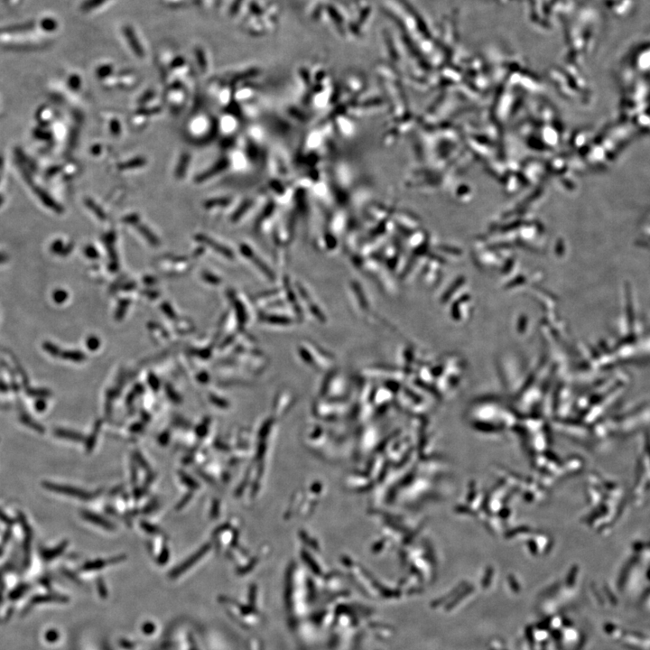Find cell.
Segmentation results:
<instances>
[{
  "label": "cell",
  "mask_w": 650,
  "mask_h": 650,
  "mask_svg": "<svg viewBox=\"0 0 650 650\" xmlns=\"http://www.w3.org/2000/svg\"><path fill=\"white\" fill-rule=\"evenodd\" d=\"M42 485H43L44 489H46L48 491L59 493V494H63V495L77 498L79 500H91L94 497V494L90 493L88 491L81 490V489H78L75 487L61 485V484H56V483H51V482H43Z\"/></svg>",
  "instance_id": "obj_1"
},
{
  "label": "cell",
  "mask_w": 650,
  "mask_h": 650,
  "mask_svg": "<svg viewBox=\"0 0 650 650\" xmlns=\"http://www.w3.org/2000/svg\"><path fill=\"white\" fill-rule=\"evenodd\" d=\"M18 519L22 526V529L24 531V543H23V549H24V563L26 566H28L30 564L31 559V547H32V541H33V530L31 528L30 525L28 521L26 519V517L23 513L19 512L18 515Z\"/></svg>",
  "instance_id": "obj_2"
},
{
  "label": "cell",
  "mask_w": 650,
  "mask_h": 650,
  "mask_svg": "<svg viewBox=\"0 0 650 650\" xmlns=\"http://www.w3.org/2000/svg\"><path fill=\"white\" fill-rule=\"evenodd\" d=\"M211 544H209V543H208V544H205L203 547H201V548L199 549L198 551L196 552V553H194L193 556H190L188 559H186L184 563H182L180 565H178L177 567L173 569L172 572H171V574H170L171 578H172V579H173V578H176V577L179 576V575H181L183 573H186V571H187L188 569L191 568V567H193L194 564H196L198 561L202 559L203 556H205L207 553L211 550Z\"/></svg>",
  "instance_id": "obj_3"
},
{
  "label": "cell",
  "mask_w": 650,
  "mask_h": 650,
  "mask_svg": "<svg viewBox=\"0 0 650 650\" xmlns=\"http://www.w3.org/2000/svg\"><path fill=\"white\" fill-rule=\"evenodd\" d=\"M123 221L125 223L132 225L135 228H137L138 232L140 233L143 237L147 240V242L150 243L151 245L155 246V247H157V246L159 245L160 242L158 238L156 237L155 234L152 232L146 225L141 223L139 216L137 215V214H130V215L126 216L125 218L123 219Z\"/></svg>",
  "instance_id": "obj_4"
},
{
  "label": "cell",
  "mask_w": 650,
  "mask_h": 650,
  "mask_svg": "<svg viewBox=\"0 0 650 650\" xmlns=\"http://www.w3.org/2000/svg\"><path fill=\"white\" fill-rule=\"evenodd\" d=\"M195 240L200 242V243H203V244H205L208 247H211L212 250L218 251L220 254L223 255L227 258H231L232 257V252L230 250L227 249V248H225L224 246L220 245V243L213 241L211 238H209L206 235L198 234V235L195 236Z\"/></svg>",
  "instance_id": "obj_5"
},
{
  "label": "cell",
  "mask_w": 650,
  "mask_h": 650,
  "mask_svg": "<svg viewBox=\"0 0 650 650\" xmlns=\"http://www.w3.org/2000/svg\"><path fill=\"white\" fill-rule=\"evenodd\" d=\"M126 559V556H119L112 557L110 559H97L94 561L89 562L82 566V570L84 571H93V570H99V569L104 568L105 566L109 565V564H115L117 563H121L123 560Z\"/></svg>",
  "instance_id": "obj_6"
},
{
  "label": "cell",
  "mask_w": 650,
  "mask_h": 650,
  "mask_svg": "<svg viewBox=\"0 0 650 650\" xmlns=\"http://www.w3.org/2000/svg\"><path fill=\"white\" fill-rule=\"evenodd\" d=\"M82 517L85 520L89 521V522H91L94 525L101 526L104 529L109 530V531L115 529V525H113L111 522H109L106 518L99 516L98 514H95V513L91 512V511L83 510V511H82Z\"/></svg>",
  "instance_id": "obj_7"
},
{
  "label": "cell",
  "mask_w": 650,
  "mask_h": 650,
  "mask_svg": "<svg viewBox=\"0 0 650 650\" xmlns=\"http://www.w3.org/2000/svg\"><path fill=\"white\" fill-rule=\"evenodd\" d=\"M68 544H69L68 541H63L58 546H56L55 547H53L52 549H44V550L41 552V557L46 562L55 559L56 557H59L61 555H63V553L66 550V548L68 547Z\"/></svg>",
  "instance_id": "obj_8"
},
{
  "label": "cell",
  "mask_w": 650,
  "mask_h": 650,
  "mask_svg": "<svg viewBox=\"0 0 650 650\" xmlns=\"http://www.w3.org/2000/svg\"><path fill=\"white\" fill-rule=\"evenodd\" d=\"M53 434L59 438L63 439L71 440L74 442L81 443L84 442V436L81 433H77L74 431L67 430V429H63V428H57L53 431Z\"/></svg>",
  "instance_id": "obj_9"
},
{
  "label": "cell",
  "mask_w": 650,
  "mask_h": 650,
  "mask_svg": "<svg viewBox=\"0 0 650 650\" xmlns=\"http://www.w3.org/2000/svg\"><path fill=\"white\" fill-rule=\"evenodd\" d=\"M105 242H106V246L108 248V253H109L110 259H111V263H110L109 267H110V269H111L112 271H116L119 265H117L116 252H115V249H114V242H115L114 234L109 233L105 239Z\"/></svg>",
  "instance_id": "obj_10"
},
{
  "label": "cell",
  "mask_w": 650,
  "mask_h": 650,
  "mask_svg": "<svg viewBox=\"0 0 650 650\" xmlns=\"http://www.w3.org/2000/svg\"><path fill=\"white\" fill-rule=\"evenodd\" d=\"M225 166H226L225 161H220L219 164H215L213 167L208 169L207 171L203 172L202 174H200V175L196 177V182L197 183H202V182L206 181L209 178H211L213 175L217 174L218 172H220L221 170H223Z\"/></svg>",
  "instance_id": "obj_11"
},
{
  "label": "cell",
  "mask_w": 650,
  "mask_h": 650,
  "mask_svg": "<svg viewBox=\"0 0 650 650\" xmlns=\"http://www.w3.org/2000/svg\"><path fill=\"white\" fill-rule=\"evenodd\" d=\"M100 427H101V422H100V421H98V422L95 424L93 432L91 433V435H90V437H89L86 441L87 452H91V451L93 450L95 444H96V440H97V437H98V434H99V430H100Z\"/></svg>",
  "instance_id": "obj_12"
},
{
  "label": "cell",
  "mask_w": 650,
  "mask_h": 650,
  "mask_svg": "<svg viewBox=\"0 0 650 650\" xmlns=\"http://www.w3.org/2000/svg\"><path fill=\"white\" fill-rule=\"evenodd\" d=\"M127 37L129 39L130 44L131 43V47L133 49L134 52H136V54H137V55L142 57V56L144 55L142 48H141V46L139 45L138 41L137 42L136 37H135V35H134V33L132 32V30H131V28H127Z\"/></svg>",
  "instance_id": "obj_13"
},
{
  "label": "cell",
  "mask_w": 650,
  "mask_h": 650,
  "mask_svg": "<svg viewBox=\"0 0 650 650\" xmlns=\"http://www.w3.org/2000/svg\"><path fill=\"white\" fill-rule=\"evenodd\" d=\"M189 154H186H186H183L181 160H180V162H179V164H178V166H177L176 172H176V176L178 177V178H182V177L185 176L186 170H187V167H188V165H189Z\"/></svg>",
  "instance_id": "obj_14"
},
{
  "label": "cell",
  "mask_w": 650,
  "mask_h": 650,
  "mask_svg": "<svg viewBox=\"0 0 650 650\" xmlns=\"http://www.w3.org/2000/svg\"><path fill=\"white\" fill-rule=\"evenodd\" d=\"M147 161L144 158H135L133 160H130L125 163L119 164V169L121 170H129V169H133V168L141 167L144 164H146Z\"/></svg>",
  "instance_id": "obj_15"
},
{
  "label": "cell",
  "mask_w": 650,
  "mask_h": 650,
  "mask_svg": "<svg viewBox=\"0 0 650 650\" xmlns=\"http://www.w3.org/2000/svg\"><path fill=\"white\" fill-rule=\"evenodd\" d=\"M85 203H86L87 206L89 207L91 211L94 212L95 215L97 216L99 220H106V213L104 212L103 210L97 203L93 202L91 199L85 200Z\"/></svg>",
  "instance_id": "obj_16"
},
{
  "label": "cell",
  "mask_w": 650,
  "mask_h": 650,
  "mask_svg": "<svg viewBox=\"0 0 650 650\" xmlns=\"http://www.w3.org/2000/svg\"><path fill=\"white\" fill-rule=\"evenodd\" d=\"M63 356L65 359L76 362H82V361H84L86 359V356L82 351H67V352L64 353Z\"/></svg>",
  "instance_id": "obj_17"
},
{
  "label": "cell",
  "mask_w": 650,
  "mask_h": 650,
  "mask_svg": "<svg viewBox=\"0 0 650 650\" xmlns=\"http://www.w3.org/2000/svg\"><path fill=\"white\" fill-rule=\"evenodd\" d=\"M180 479H181L182 482L185 483L186 486L190 488V489H192V490H196V489H198L199 483H197L194 478H192L191 476H189V475H187V474H185V472H180Z\"/></svg>",
  "instance_id": "obj_18"
},
{
  "label": "cell",
  "mask_w": 650,
  "mask_h": 650,
  "mask_svg": "<svg viewBox=\"0 0 650 650\" xmlns=\"http://www.w3.org/2000/svg\"><path fill=\"white\" fill-rule=\"evenodd\" d=\"M21 421L24 423L26 426H27L28 427H30V428H32L33 430L38 432L40 434H43V433H44V431H45L44 430V428H43L41 425H39L37 423L34 422V421L32 420V418H28V417H23V418H22Z\"/></svg>",
  "instance_id": "obj_19"
},
{
  "label": "cell",
  "mask_w": 650,
  "mask_h": 650,
  "mask_svg": "<svg viewBox=\"0 0 650 650\" xmlns=\"http://www.w3.org/2000/svg\"><path fill=\"white\" fill-rule=\"evenodd\" d=\"M210 418H205L202 424H200L197 428H196V435L200 438H203L208 433L209 430V426H210Z\"/></svg>",
  "instance_id": "obj_20"
},
{
  "label": "cell",
  "mask_w": 650,
  "mask_h": 650,
  "mask_svg": "<svg viewBox=\"0 0 650 650\" xmlns=\"http://www.w3.org/2000/svg\"><path fill=\"white\" fill-rule=\"evenodd\" d=\"M129 306H130V302L128 301V300H121L120 302V305H119V307L116 309V315H115L116 320L120 321V320L124 317Z\"/></svg>",
  "instance_id": "obj_21"
},
{
  "label": "cell",
  "mask_w": 650,
  "mask_h": 650,
  "mask_svg": "<svg viewBox=\"0 0 650 650\" xmlns=\"http://www.w3.org/2000/svg\"><path fill=\"white\" fill-rule=\"evenodd\" d=\"M86 344L88 346V348L91 350H96V349H99L100 341L96 336H91V337L88 338Z\"/></svg>",
  "instance_id": "obj_22"
},
{
  "label": "cell",
  "mask_w": 650,
  "mask_h": 650,
  "mask_svg": "<svg viewBox=\"0 0 650 650\" xmlns=\"http://www.w3.org/2000/svg\"><path fill=\"white\" fill-rule=\"evenodd\" d=\"M227 202H228V201H227L226 199H212V200L207 201L206 203H204V206H205V208H207V209H210V208H212V207L224 205V204H226Z\"/></svg>",
  "instance_id": "obj_23"
},
{
  "label": "cell",
  "mask_w": 650,
  "mask_h": 650,
  "mask_svg": "<svg viewBox=\"0 0 650 650\" xmlns=\"http://www.w3.org/2000/svg\"><path fill=\"white\" fill-rule=\"evenodd\" d=\"M141 527L149 534L155 535L159 534L160 533V529L158 527H156L155 525H151L150 523H147V522H142L141 523Z\"/></svg>",
  "instance_id": "obj_24"
},
{
  "label": "cell",
  "mask_w": 650,
  "mask_h": 650,
  "mask_svg": "<svg viewBox=\"0 0 650 650\" xmlns=\"http://www.w3.org/2000/svg\"><path fill=\"white\" fill-rule=\"evenodd\" d=\"M165 389H166V393H167L169 398H170L172 402H174V403H180V402H181V397L179 396V395L177 394L176 392L174 391V389H172L170 386H167V387L165 388Z\"/></svg>",
  "instance_id": "obj_25"
},
{
  "label": "cell",
  "mask_w": 650,
  "mask_h": 650,
  "mask_svg": "<svg viewBox=\"0 0 650 650\" xmlns=\"http://www.w3.org/2000/svg\"><path fill=\"white\" fill-rule=\"evenodd\" d=\"M203 276V279L206 281L207 283H210V284H217L220 283V278H219L218 276H214V275H212V274H211V273H208V272H204V273H203V276Z\"/></svg>",
  "instance_id": "obj_26"
},
{
  "label": "cell",
  "mask_w": 650,
  "mask_h": 650,
  "mask_svg": "<svg viewBox=\"0 0 650 650\" xmlns=\"http://www.w3.org/2000/svg\"><path fill=\"white\" fill-rule=\"evenodd\" d=\"M0 521L3 522L5 525H9V527H11L15 524L13 518L9 517V515H7L2 509H0Z\"/></svg>",
  "instance_id": "obj_27"
},
{
  "label": "cell",
  "mask_w": 650,
  "mask_h": 650,
  "mask_svg": "<svg viewBox=\"0 0 650 650\" xmlns=\"http://www.w3.org/2000/svg\"><path fill=\"white\" fill-rule=\"evenodd\" d=\"M84 252H85V255H86L87 257H88V258H90V259H98L99 257L98 251L96 250L95 248L91 247V246L86 247V249L84 250Z\"/></svg>",
  "instance_id": "obj_28"
},
{
  "label": "cell",
  "mask_w": 650,
  "mask_h": 650,
  "mask_svg": "<svg viewBox=\"0 0 650 650\" xmlns=\"http://www.w3.org/2000/svg\"><path fill=\"white\" fill-rule=\"evenodd\" d=\"M168 559H169V550H168L167 547H164V549L161 552L159 556H158L157 563L159 564H164L167 562Z\"/></svg>",
  "instance_id": "obj_29"
},
{
  "label": "cell",
  "mask_w": 650,
  "mask_h": 650,
  "mask_svg": "<svg viewBox=\"0 0 650 650\" xmlns=\"http://www.w3.org/2000/svg\"><path fill=\"white\" fill-rule=\"evenodd\" d=\"M196 54H197V57H198L199 66H200V68L202 69V71L204 72V71L206 70L207 67V63L206 60H205V57H204V54H203V52H202L201 50H198V51L196 52Z\"/></svg>",
  "instance_id": "obj_30"
},
{
  "label": "cell",
  "mask_w": 650,
  "mask_h": 650,
  "mask_svg": "<svg viewBox=\"0 0 650 650\" xmlns=\"http://www.w3.org/2000/svg\"><path fill=\"white\" fill-rule=\"evenodd\" d=\"M148 382H149V385H150L151 388H153L155 391H156V390L158 389V388H159V379H157V378L155 377V375H150V376H149Z\"/></svg>",
  "instance_id": "obj_31"
},
{
  "label": "cell",
  "mask_w": 650,
  "mask_h": 650,
  "mask_svg": "<svg viewBox=\"0 0 650 650\" xmlns=\"http://www.w3.org/2000/svg\"><path fill=\"white\" fill-rule=\"evenodd\" d=\"M211 401L214 405H217V406H220V407H226L228 405L227 402L224 399H221L219 396H213V395L211 396Z\"/></svg>",
  "instance_id": "obj_32"
},
{
  "label": "cell",
  "mask_w": 650,
  "mask_h": 650,
  "mask_svg": "<svg viewBox=\"0 0 650 650\" xmlns=\"http://www.w3.org/2000/svg\"><path fill=\"white\" fill-rule=\"evenodd\" d=\"M162 309H163L164 314L167 315L168 317H170L171 319L175 318V314H174V312L172 311V307L169 306L168 304L164 303V305L162 306Z\"/></svg>",
  "instance_id": "obj_33"
},
{
  "label": "cell",
  "mask_w": 650,
  "mask_h": 650,
  "mask_svg": "<svg viewBox=\"0 0 650 650\" xmlns=\"http://www.w3.org/2000/svg\"><path fill=\"white\" fill-rule=\"evenodd\" d=\"M192 497H193V494H192V493L186 494V495L181 500H180V502L177 504L176 509L179 510V509H182V508H184V507L186 506V504H188V502H189L191 499H192Z\"/></svg>",
  "instance_id": "obj_34"
},
{
  "label": "cell",
  "mask_w": 650,
  "mask_h": 650,
  "mask_svg": "<svg viewBox=\"0 0 650 650\" xmlns=\"http://www.w3.org/2000/svg\"><path fill=\"white\" fill-rule=\"evenodd\" d=\"M110 72H111V67L105 66V67H101V68H99L98 70V75H99V78L106 77V76H108V74H110Z\"/></svg>",
  "instance_id": "obj_35"
},
{
  "label": "cell",
  "mask_w": 650,
  "mask_h": 650,
  "mask_svg": "<svg viewBox=\"0 0 650 650\" xmlns=\"http://www.w3.org/2000/svg\"><path fill=\"white\" fill-rule=\"evenodd\" d=\"M54 299H55L56 302L62 303V302H64L67 299V293L65 291H57L54 293Z\"/></svg>",
  "instance_id": "obj_36"
},
{
  "label": "cell",
  "mask_w": 650,
  "mask_h": 650,
  "mask_svg": "<svg viewBox=\"0 0 650 650\" xmlns=\"http://www.w3.org/2000/svg\"><path fill=\"white\" fill-rule=\"evenodd\" d=\"M110 129H111L112 133L114 135H119L121 133V125L117 121H112Z\"/></svg>",
  "instance_id": "obj_37"
},
{
  "label": "cell",
  "mask_w": 650,
  "mask_h": 650,
  "mask_svg": "<svg viewBox=\"0 0 650 650\" xmlns=\"http://www.w3.org/2000/svg\"><path fill=\"white\" fill-rule=\"evenodd\" d=\"M12 535H13V532H12L11 528L6 530V532L3 535V538H2V542L4 545L8 544L10 541V539L12 538Z\"/></svg>",
  "instance_id": "obj_38"
},
{
  "label": "cell",
  "mask_w": 650,
  "mask_h": 650,
  "mask_svg": "<svg viewBox=\"0 0 650 650\" xmlns=\"http://www.w3.org/2000/svg\"><path fill=\"white\" fill-rule=\"evenodd\" d=\"M168 441H169V434H168V433H163L162 435H160L159 438H158V442H159L160 444H162V445L167 444Z\"/></svg>",
  "instance_id": "obj_39"
},
{
  "label": "cell",
  "mask_w": 650,
  "mask_h": 650,
  "mask_svg": "<svg viewBox=\"0 0 650 650\" xmlns=\"http://www.w3.org/2000/svg\"><path fill=\"white\" fill-rule=\"evenodd\" d=\"M136 457H137L138 461H140V462H139V464L141 465L142 467H145V468H147V467H148V464H147V461H146V460H144V458L141 456V454H140L139 452H137V453H136Z\"/></svg>",
  "instance_id": "obj_40"
},
{
  "label": "cell",
  "mask_w": 650,
  "mask_h": 650,
  "mask_svg": "<svg viewBox=\"0 0 650 650\" xmlns=\"http://www.w3.org/2000/svg\"><path fill=\"white\" fill-rule=\"evenodd\" d=\"M142 425H140V424H135V425L132 426L131 428H130V431H131V432H133V433H139L140 431H142Z\"/></svg>",
  "instance_id": "obj_41"
},
{
  "label": "cell",
  "mask_w": 650,
  "mask_h": 650,
  "mask_svg": "<svg viewBox=\"0 0 650 650\" xmlns=\"http://www.w3.org/2000/svg\"><path fill=\"white\" fill-rule=\"evenodd\" d=\"M45 407H46V405H45V402H44V401H38V402L35 404V408L37 409L38 411H43V410L45 409Z\"/></svg>",
  "instance_id": "obj_42"
},
{
  "label": "cell",
  "mask_w": 650,
  "mask_h": 650,
  "mask_svg": "<svg viewBox=\"0 0 650 650\" xmlns=\"http://www.w3.org/2000/svg\"><path fill=\"white\" fill-rule=\"evenodd\" d=\"M218 508H219V505H218V503L216 504V502H214L213 506H212V509H211V517H214L218 515Z\"/></svg>",
  "instance_id": "obj_43"
},
{
  "label": "cell",
  "mask_w": 650,
  "mask_h": 650,
  "mask_svg": "<svg viewBox=\"0 0 650 650\" xmlns=\"http://www.w3.org/2000/svg\"><path fill=\"white\" fill-rule=\"evenodd\" d=\"M159 111L160 108H152L150 110H141V111H139L138 113H140V114H147V113H149V114H151V113H152V114H155V113H158Z\"/></svg>",
  "instance_id": "obj_44"
},
{
  "label": "cell",
  "mask_w": 650,
  "mask_h": 650,
  "mask_svg": "<svg viewBox=\"0 0 650 650\" xmlns=\"http://www.w3.org/2000/svg\"><path fill=\"white\" fill-rule=\"evenodd\" d=\"M208 379H209L208 375L206 373H204V372H202L201 374L198 375V379L201 382H206Z\"/></svg>",
  "instance_id": "obj_45"
},
{
  "label": "cell",
  "mask_w": 650,
  "mask_h": 650,
  "mask_svg": "<svg viewBox=\"0 0 650 650\" xmlns=\"http://www.w3.org/2000/svg\"><path fill=\"white\" fill-rule=\"evenodd\" d=\"M152 94H153V93H152ZM152 94H151V93H148V95H146V96H145V97H144V98H143V99H141V100H145V101H147V99H148V98H152V97H153V95ZM145 101H144V102H145Z\"/></svg>",
  "instance_id": "obj_46"
},
{
  "label": "cell",
  "mask_w": 650,
  "mask_h": 650,
  "mask_svg": "<svg viewBox=\"0 0 650 650\" xmlns=\"http://www.w3.org/2000/svg\"><path fill=\"white\" fill-rule=\"evenodd\" d=\"M2 554H3V549H2V547H0V556H2Z\"/></svg>",
  "instance_id": "obj_47"
}]
</instances>
